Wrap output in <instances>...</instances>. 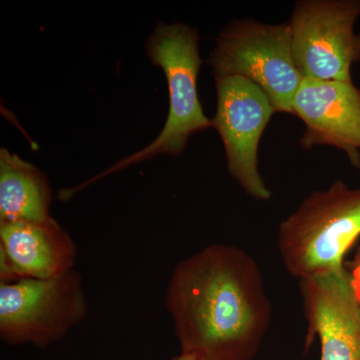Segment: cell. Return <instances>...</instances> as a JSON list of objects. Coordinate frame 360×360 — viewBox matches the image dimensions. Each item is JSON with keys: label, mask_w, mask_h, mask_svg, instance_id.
I'll use <instances>...</instances> for the list:
<instances>
[{"label": "cell", "mask_w": 360, "mask_h": 360, "mask_svg": "<svg viewBox=\"0 0 360 360\" xmlns=\"http://www.w3.org/2000/svg\"><path fill=\"white\" fill-rule=\"evenodd\" d=\"M198 39V32L184 23H158L149 37L146 51L153 65L160 66L167 78L169 110L165 127L146 148L123 158L75 188L65 189L68 200L97 180L136 163L163 153L179 155L191 135L212 127V120L206 117L198 97V72L202 63Z\"/></svg>", "instance_id": "3957f363"}, {"label": "cell", "mask_w": 360, "mask_h": 360, "mask_svg": "<svg viewBox=\"0 0 360 360\" xmlns=\"http://www.w3.org/2000/svg\"><path fill=\"white\" fill-rule=\"evenodd\" d=\"M52 191L44 172L6 148L0 150V222L51 219Z\"/></svg>", "instance_id": "8fae6325"}, {"label": "cell", "mask_w": 360, "mask_h": 360, "mask_svg": "<svg viewBox=\"0 0 360 360\" xmlns=\"http://www.w3.org/2000/svg\"><path fill=\"white\" fill-rule=\"evenodd\" d=\"M77 245L53 217L0 222V281L49 279L75 269Z\"/></svg>", "instance_id": "30bf717a"}, {"label": "cell", "mask_w": 360, "mask_h": 360, "mask_svg": "<svg viewBox=\"0 0 360 360\" xmlns=\"http://www.w3.org/2000/svg\"><path fill=\"white\" fill-rule=\"evenodd\" d=\"M347 266L348 278H349L350 288L360 304V248L355 253L354 259Z\"/></svg>", "instance_id": "7c38bea8"}, {"label": "cell", "mask_w": 360, "mask_h": 360, "mask_svg": "<svg viewBox=\"0 0 360 360\" xmlns=\"http://www.w3.org/2000/svg\"><path fill=\"white\" fill-rule=\"evenodd\" d=\"M307 322V347L321 345V360H360V304L342 271L300 281Z\"/></svg>", "instance_id": "9c48e42d"}, {"label": "cell", "mask_w": 360, "mask_h": 360, "mask_svg": "<svg viewBox=\"0 0 360 360\" xmlns=\"http://www.w3.org/2000/svg\"><path fill=\"white\" fill-rule=\"evenodd\" d=\"M360 0H302L288 25L293 61L303 78L352 82L360 63V34L354 25Z\"/></svg>", "instance_id": "8992f818"}, {"label": "cell", "mask_w": 360, "mask_h": 360, "mask_svg": "<svg viewBox=\"0 0 360 360\" xmlns=\"http://www.w3.org/2000/svg\"><path fill=\"white\" fill-rule=\"evenodd\" d=\"M180 352L205 360H252L272 319L262 269L232 245H210L180 260L165 298Z\"/></svg>", "instance_id": "6da1fadb"}, {"label": "cell", "mask_w": 360, "mask_h": 360, "mask_svg": "<svg viewBox=\"0 0 360 360\" xmlns=\"http://www.w3.org/2000/svg\"><path fill=\"white\" fill-rule=\"evenodd\" d=\"M292 115L304 122L303 149L330 146L345 151L360 168V89L354 82L303 78L292 103Z\"/></svg>", "instance_id": "ba28073f"}, {"label": "cell", "mask_w": 360, "mask_h": 360, "mask_svg": "<svg viewBox=\"0 0 360 360\" xmlns=\"http://www.w3.org/2000/svg\"><path fill=\"white\" fill-rule=\"evenodd\" d=\"M87 311L84 278L75 269L56 278L0 283V340L11 347H51Z\"/></svg>", "instance_id": "5b68a950"}, {"label": "cell", "mask_w": 360, "mask_h": 360, "mask_svg": "<svg viewBox=\"0 0 360 360\" xmlns=\"http://www.w3.org/2000/svg\"><path fill=\"white\" fill-rule=\"evenodd\" d=\"M215 86L217 108L212 127L221 137L229 174L250 198L269 200L271 191L258 169V148L276 111L266 94L245 77H217Z\"/></svg>", "instance_id": "52a82bcc"}, {"label": "cell", "mask_w": 360, "mask_h": 360, "mask_svg": "<svg viewBox=\"0 0 360 360\" xmlns=\"http://www.w3.org/2000/svg\"><path fill=\"white\" fill-rule=\"evenodd\" d=\"M360 238V187L335 180L315 191L279 224L277 250L284 269L304 281L345 269Z\"/></svg>", "instance_id": "7a4b0ae2"}, {"label": "cell", "mask_w": 360, "mask_h": 360, "mask_svg": "<svg viewBox=\"0 0 360 360\" xmlns=\"http://www.w3.org/2000/svg\"><path fill=\"white\" fill-rule=\"evenodd\" d=\"M172 360H205L201 359V357L198 356V355L195 354H182V352H180L179 355H177V356L174 357Z\"/></svg>", "instance_id": "4fadbf2b"}, {"label": "cell", "mask_w": 360, "mask_h": 360, "mask_svg": "<svg viewBox=\"0 0 360 360\" xmlns=\"http://www.w3.org/2000/svg\"><path fill=\"white\" fill-rule=\"evenodd\" d=\"M207 63L215 78L245 77L266 94L276 112L292 115L303 77L293 61L288 23L232 20L215 39Z\"/></svg>", "instance_id": "277c9868"}]
</instances>
